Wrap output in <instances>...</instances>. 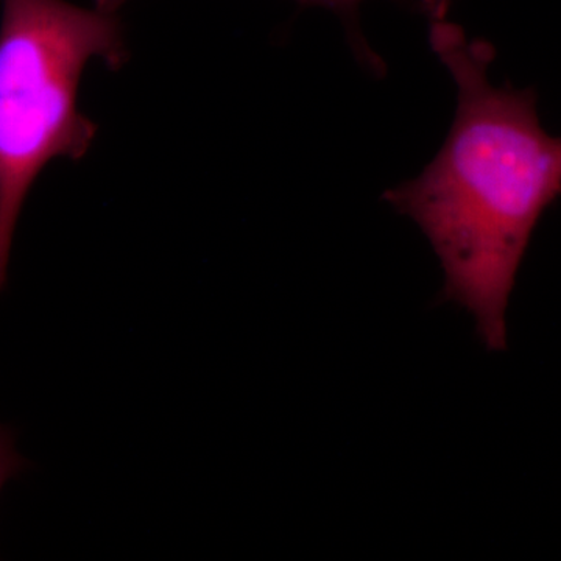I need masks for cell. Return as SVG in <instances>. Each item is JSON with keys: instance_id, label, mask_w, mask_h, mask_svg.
I'll return each mask as SVG.
<instances>
[{"instance_id": "1", "label": "cell", "mask_w": 561, "mask_h": 561, "mask_svg": "<svg viewBox=\"0 0 561 561\" xmlns=\"http://www.w3.org/2000/svg\"><path fill=\"white\" fill-rule=\"evenodd\" d=\"M432 47L459 91L445 146L383 198L421 228L445 272L443 300L470 313L486 348L507 346L505 311L542 213L561 194V138L542 128L531 91L489 80L490 44L445 22Z\"/></svg>"}, {"instance_id": "3", "label": "cell", "mask_w": 561, "mask_h": 561, "mask_svg": "<svg viewBox=\"0 0 561 561\" xmlns=\"http://www.w3.org/2000/svg\"><path fill=\"white\" fill-rule=\"evenodd\" d=\"M27 461L14 449V437L10 430L0 426V490L10 479L25 470Z\"/></svg>"}, {"instance_id": "2", "label": "cell", "mask_w": 561, "mask_h": 561, "mask_svg": "<svg viewBox=\"0 0 561 561\" xmlns=\"http://www.w3.org/2000/svg\"><path fill=\"white\" fill-rule=\"evenodd\" d=\"M124 61L117 21L65 0H2L0 21V291L22 206L55 158L79 160L95 125L77 106L88 62Z\"/></svg>"}]
</instances>
